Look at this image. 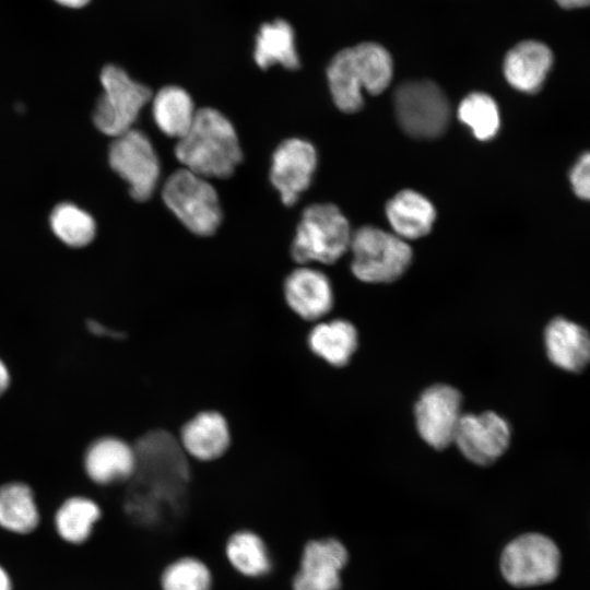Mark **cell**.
I'll return each mask as SVG.
<instances>
[{
	"instance_id": "obj_25",
	"label": "cell",
	"mask_w": 590,
	"mask_h": 590,
	"mask_svg": "<svg viewBox=\"0 0 590 590\" xmlns=\"http://www.w3.org/2000/svg\"><path fill=\"white\" fill-rule=\"evenodd\" d=\"M101 518L102 509L96 502L84 496H74L59 507L55 526L61 539L72 544H81L90 539Z\"/></svg>"
},
{
	"instance_id": "obj_11",
	"label": "cell",
	"mask_w": 590,
	"mask_h": 590,
	"mask_svg": "<svg viewBox=\"0 0 590 590\" xmlns=\"http://www.w3.org/2000/svg\"><path fill=\"white\" fill-rule=\"evenodd\" d=\"M347 551L333 538L308 540L292 577V590H340Z\"/></svg>"
},
{
	"instance_id": "obj_10",
	"label": "cell",
	"mask_w": 590,
	"mask_h": 590,
	"mask_svg": "<svg viewBox=\"0 0 590 590\" xmlns=\"http://www.w3.org/2000/svg\"><path fill=\"white\" fill-rule=\"evenodd\" d=\"M510 438L508 422L495 412L485 411L462 415L453 444L471 462L488 465L506 452Z\"/></svg>"
},
{
	"instance_id": "obj_32",
	"label": "cell",
	"mask_w": 590,
	"mask_h": 590,
	"mask_svg": "<svg viewBox=\"0 0 590 590\" xmlns=\"http://www.w3.org/2000/svg\"><path fill=\"white\" fill-rule=\"evenodd\" d=\"M10 384V374L5 364L0 359V396L8 389Z\"/></svg>"
},
{
	"instance_id": "obj_17",
	"label": "cell",
	"mask_w": 590,
	"mask_h": 590,
	"mask_svg": "<svg viewBox=\"0 0 590 590\" xmlns=\"http://www.w3.org/2000/svg\"><path fill=\"white\" fill-rule=\"evenodd\" d=\"M553 66V54L542 42L528 39L518 43L506 55L503 71L516 90L535 93L543 85Z\"/></svg>"
},
{
	"instance_id": "obj_23",
	"label": "cell",
	"mask_w": 590,
	"mask_h": 590,
	"mask_svg": "<svg viewBox=\"0 0 590 590\" xmlns=\"http://www.w3.org/2000/svg\"><path fill=\"white\" fill-rule=\"evenodd\" d=\"M39 514L28 485L20 482L0 487V527L25 534L38 524Z\"/></svg>"
},
{
	"instance_id": "obj_8",
	"label": "cell",
	"mask_w": 590,
	"mask_h": 590,
	"mask_svg": "<svg viewBox=\"0 0 590 590\" xmlns=\"http://www.w3.org/2000/svg\"><path fill=\"white\" fill-rule=\"evenodd\" d=\"M108 158L111 168L128 182L133 199L151 198L160 177V161L143 132L130 129L116 137Z\"/></svg>"
},
{
	"instance_id": "obj_31",
	"label": "cell",
	"mask_w": 590,
	"mask_h": 590,
	"mask_svg": "<svg viewBox=\"0 0 590 590\" xmlns=\"http://www.w3.org/2000/svg\"><path fill=\"white\" fill-rule=\"evenodd\" d=\"M555 2L566 10L582 9L590 7V0H555Z\"/></svg>"
},
{
	"instance_id": "obj_14",
	"label": "cell",
	"mask_w": 590,
	"mask_h": 590,
	"mask_svg": "<svg viewBox=\"0 0 590 590\" xmlns=\"http://www.w3.org/2000/svg\"><path fill=\"white\" fill-rule=\"evenodd\" d=\"M184 451L199 462L222 458L232 442L227 418L216 410H203L187 420L179 432Z\"/></svg>"
},
{
	"instance_id": "obj_4",
	"label": "cell",
	"mask_w": 590,
	"mask_h": 590,
	"mask_svg": "<svg viewBox=\"0 0 590 590\" xmlns=\"http://www.w3.org/2000/svg\"><path fill=\"white\" fill-rule=\"evenodd\" d=\"M162 198L193 234L210 236L221 224L222 210L214 187L186 168L178 169L167 178Z\"/></svg>"
},
{
	"instance_id": "obj_30",
	"label": "cell",
	"mask_w": 590,
	"mask_h": 590,
	"mask_svg": "<svg viewBox=\"0 0 590 590\" xmlns=\"http://www.w3.org/2000/svg\"><path fill=\"white\" fill-rule=\"evenodd\" d=\"M569 179L576 196L590 201V152L578 158L570 170Z\"/></svg>"
},
{
	"instance_id": "obj_15",
	"label": "cell",
	"mask_w": 590,
	"mask_h": 590,
	"mask_svg": "<svg viewBox=\"0 0 590 590\" xmlns=\"http://www.w3.org/2000/svg\"><path fill=\"white\" fill-rule=\"evenodd\" d=\"M137 451L126 440L101 437L93 441L84 457L87 476L96 484L110 485L130 480L137 469Z\"/></svg>"
},
{
	"instance_id": "obj_20",
	"label": "cell",
	"mask_w": 590,
	"mask_h": 590,
	"mask_svg": "<svg viewBox=\"0 0 590 590\" xmlns=\"http://www.w3.org/2000/svg\"><path fill=\"white\" fill-rule=\"evenodd\" d=\"M231 567L246 578H261L272 570V559L264 540L255 531L243 529L232 533L225 544Z\"/></svg>"
},
{
	"instance_id": "obj_5",
	"label": "cell",
	"mask_w": 590,
	"mask_h": 590,
	"mask_svg": "<svg viewBox=\"0 0 590 590\" xmlns=\"http://www.w3.org/2000/svg\"><path fill=\"white\" fill-rule=\"evenodd\" d=\"M400 127L411 137L434 139L450 121V106L442 90L428 80L401 83L393 96Z\"/></svg>"
},
{
	"instance_id": "obj_27",
	"label": "cell",
	"mask_w": 590,
	"mask_h": 590,
	"mask_svg": "<svg viewBox=\"0 0 590 590\" xmlns=\"http://www.w3.org/2000/svg\"><path fill=\"white\" fill-rule=\"evenodd\" d=\"M458 118L480 141L493 139L500 126L497 104L489 95L482 92L471 93L461 101Z\"/></svg>"
},
{
	"instance_id": "obj_12",
	"label": "cell",
	"mask_w": 590,
	"mask_h": 590,
	"mask_svg": "<svg viewBox=\"0 0 590 590\" xmlns=\"http://www.w3.org/2000/svg\"><path fill=\"white\" fill-rule=\"evenodd\" d=\"M317 165L315 148L306 140L283 141L272 156L270 178L285 205H293L308 189Z\"/></svg>"
},
{
	"instance_id": "obj_29",
	"label": "cell",
	"mask_w": 590,
	"mask_h": 590,
	"mask_svg": "<svg viewBox=\"0 0 590 590\" xmlns=\"http://www.w3.org/2000/svg\"><path fill=\"white\" fill-rule=\"evenodd\" d=\"M212 573L194 556H181L169 563L161 574L162 590H211Z\"/></svg>"
},
{
	"instance_id": "obj_33",
	"label": "cell",
	"mask_w": 590,
	"mask_h": 590,
	"mask_svg": "<svg viewBox=\"0 0 590 590\" xmlns=\"http://www.w3.org/2000/svg\"><path fill=\"white\" fill-rule=\"evenodd\" d=\"M0 590H12L10 577L1 565H0Z\"/></svg>"
},
{
	"instance_id": "obj_34",
	"label": "cell",
	"mask_w": 590,
	"mask_h": 590,
	"mask_svg": "<svg viewBox=\"0 0 590 590\" xmlns=\"http://www.w3.org/2000/svg\"><path fill=\"white\" fill-rule=\"evenodd\" d=\"M59 4L69 7V8H81L88 3L90 0H55Z\"/></svg>"
},
{
	"instance_id": "obj_21",
	"label": "cell",
	"mask_w": 590,
	"mask_h": 590,
	"mask_svg": "<svg viewBox=\"0 0 590 590\" xmlns=\"http://www.w3.org/2000/svg\"><path fill=\"white\" fill-rule=\"evenodd\" d=\"M152 101L153 118L161 131L177 140L182 138L197 113L190 95L181 87L165 86Z\"/></svg>"
},
{
	"instance_id": "obj_2",
	"label": "cell",
	"mask_w": 590,
	"mask_h": 590,
	"mask_svg": "<svg viewBox=\"0 0 590 590\" xmlns=\"http://www.w3.org/2000/svg\"><path fill=\"white\" fill-rule=\"evenodd\" d=\"M352 234L349 221L337 205L311 204L302 214L291 256L299 264L334 263L350 249Z\"/></svg>"
},
{
	"instance_id": "obj_24",
	"label": "cell",
	"mask_w": 590,
	"mask_h": 590,
	"mask_svg": "<svg viewBox=\"0 0 590 590\" xmlns=\"http://www.w3.org/2000/svg\"><path fill=\"white\" fill-rule=\"evenodd\" d=\"M351 48L355 72L363 90L371 95L384 92L392 80L393 62L388 50L366 42Z\"/></svg>"
},
{
	"instance_id": "obj_26",
	"label": "cell",
	"mask_w": 590,
	"mask_h": 590,
	"mask_svg": "<svg viewBox=\"0 0 590 590\" xmlns=\"http://www.w3.org/2000/svg\"><path fill=\"white\" fill-rule=\"evenodd\" d=\"M327 78L333 102L340 110L352 114L363 107V87L356 75L350 48L334 55L328 66Z\"/></svg>"
},
{
	"instance_id": "obj_28",
	"label": "cell",
	"mask_w": 590,
	"mask_h": 590,
	"mask_svg": "<svg viewBox=\"0 0 590 590\" xmlns=\"http://www.w3.org/2000/svg\"><path fill=\"white\" fill-rule=\"evenodd\" d=\"M50 225L58 238L72 247L88 245L96 234L94 219L71 203H61L54 209Z\"/></svg>"
},
{
	"instance_id": "obj_13",
	"label": "cell",
	"mask_w": 590,
	"mask_h": 590,
	"mask_svg": "<svg viewBox=\"0 0 590 590\" xmlns=\"http://www.w3.org/2000/svg\"><path fill=\"white\" fill-rule=\"evenodd\" d=\"M283 295L287 307L307 321L323 318L333 306L330 280L323 272L309 267H299L286 276Z\"/></svg>"
},
{
	"instance_id": "obj_22",
	"label": "cell",
	"mask_w": 590,
	"mask_h": 590,
	"mask_svg": "<svg viewBox=\"0 0 590 590\" xmlns=\"http://www.w3.org/2000/svg\"><path fill=\"white\" fill-rule=\"evenodd\" d=\"M255 60L261 69L275 63L291 70L299 67L294 30L286 21L275 20L260 27L256 38Z\"/></svg>"
},
{
	"instance_id": "obj_1",
	"label": "cell",
	"mask_w": 590,
	"mask_h": 590,
	"mask_svg": "<svg viewBox=\"0 0 590 590\" xmlns=\"http://www.w3.org/2000/svg\"><path fill=\"white\" fill-rule=\"evenodd\" d=\"M175 155L184 168L205 179L229 177L243 160L233 125L209 107L197 110L190 129L177 141Z\"/></svg>"
},
{
	"instance_id": "obj_6",
	"label": "cell",
	"mask_w": 590,
	"mask_h": 590,
	"mask_svg": "<svg viewBox=\"0 0 590 590\" xmlns=\"http://www.w3.org/2000/svg\"><path fill=\"white\" fill-rule=\"evenodd\" d=\"M101 83L103 94L96 104L93 121L101 132L116 138L132 129L142 107L151 101L152 92L114 64L102 70Z\"/></svg>"
},
{
	"instance_id": "obj_3",
	"label": "cell",
	"mask_w": 590,
	"mask_h": 590,
	"mask_svg": "<svg viewBox=\"0 0 590 590\" xmlns=\"http://www.w3.org/2000/svg\"><path fill=\"white\" fill-rule=\"evenodd\" d=\"M350 249L353 274L367 283L396 281L412 260V249L404 239L374 226H363L354 232Z\"/></svg>"
},
{
	"instance_id": "obj_7",
	"label": "cell",
	"mask_w": 590,
	"mask_h": 590,
	"mask_svg": "<svg viewBox=\"0 0 590 590\" xmlns=\"http://www.w3.org/2000/svg\"><path fill=\"white\" fill-rule=\"evenodd\" d=\"M560 553L557 545L540 533H527L504 548L500 569L515 587H531L552 582L559 573Z\"/></svg>"
},
{
	"instance_id": "obj_19",
	"label": "cell",
	"mask_w": 590,
	"mask_h": 590,
	"mask_svg": "<svg viewBox=\"0 0 590 590\" xmlns=\"http://www.w3.org/2000/svg\"><path fill=\"white\" fill-rule=\"evenodd\" d=\"M310 351L334 367L346 365L358 345L355 327L347 320L333 319L315 324L308 333Z\"/></svg>"
},
{
	"instance_id": "obj_16",
	"label": "cell",
	"mask_w": 590,
	"mask_h": 590,
	"mask_svg": "<svg viewBox=\"0 0 590 590\" xmlns=\"http://www.w3.org/2000/svg\"><path fill=\"white\" fill-rule=\"evenodd\" d=\"M544 345L551 363L565 371L579 373L590 364V333L567 318L548 322Z\"/></svg>"
},
{
	"instance_id": "obj_9",
	"label": "cell",
	"mask_w": 590,
	"mask_h": 590,
	"mask_svg": "<svg viewBox=\"0 0 590 590\" xmlns=\"http://www.w3.org/2000/svg\"><path fill=\"white\" fill-rule=\"evenodd\" d=\"M460 392L446 384L426 388L415 408V425L421 438L435 449H444L453 442L461 412Z\"/></svg>"
},
{
	"instance_id": "obj_18",
	"label": "cell",
	"mask_w": 590,
	"mask_h": 590,
	"mask_svg": "<svg viewBox=\"0 0 590 590\" xmlns=\"http://www.w3.org/2000/svg\"><path fill=\"white\" fill-rule=\"evenodd\" d=\"M386 215L397 236L402 239H417L430 232L436 211L424 196L405 189L388 201Z\"/></svg>"
}]
</instances>
